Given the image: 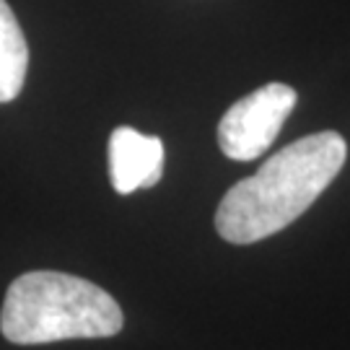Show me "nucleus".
I'll use <instances>...</instances> for the list:
<instances>
[{
  "label": "nucleus",
  "instance_id": "obj_1",
  "mask_svg": "<svg viewBox=\"0 0 350 350\" xmlns=\"http://www.w3.org/2000/svg\"><path fill=\"white\" fill-rule=\"evenodd\" d=\"M345 159L348 143L335 130L293 140L226 192L215 231L231 244H254L283 231L332 185Z\"/></svg>",
  "mask_w": 350,
  "mask_h": 350
},
{
  "label": "nucleus",
  "instance_id": "obj_3",
  "mask_svg": "<svg viewBox=\"0 0 350 350\" xmlns=\"http://www.w3.org/2000/svg\"><path fill=\"white\" fill-rule=\"evenodd\" d=\"M299 101L288 83H267L231 104L218 122V146L234 161L260 159L273 146Z\"/></svg>",
  "mask_w": 350,
  "mask_h": 350
},
{
  "label": "nucleus",
  "instance_id": "obj_5",
  "mask_svg": "<svg viewBox=\"0 0 350 350\" xmlns=\"http://www.w3.org/2000/svg\"><path fill=\"white\" fill-rule=\"evenodd\" d=\"M29 44L21 24L5 0H0V104L13 101L26 81Z\"/></svg>",
  "mask_w": 350,
  "mask_h": 350
},
{
  "label": "nucleus",
  "instance_id": "obj_2",
  "mask_svg": "<svg viewBox=\"0 0 350 350\" xmlns=\"http://www.w3.org/2000/svg\"><path fill=\"white\" fill-rule=\"evenodd\" d=\"M122 325V309L104 288L57 270L18 275L0 312V332L13 345L114 338Z\"/></svg>",
  "mask_w": 350,
  "mask_h": 350
},
{
  "label": "nucleus",
  "instance_id": "obj_4",
  "mask_svg": "<svg viewBox=\"0 0 350 350\" xmlns=\"http://www.w3.org/2000/svg\"><path fill=\"white\" fill-rule=\"evenodd\" d=\"M163 174V143L133 127H117L109 135V179L120 195L159 185Z\"/></svg>",
  "mask_w": 350,
  "mask_h": 350
}]
</instances>
